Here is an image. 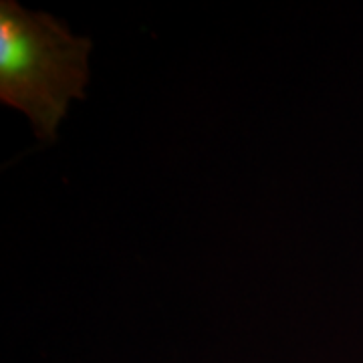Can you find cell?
<instances>
[{
    "label": "cell",
    "mask_w": 363,
    "mask_h": 363,
    "mask_svg": "<svg viewBox=\"0 0 363 363\" xmlns=\"http://www.w3.org/2000/svg\"><path fill=\"white\" fill-rule=\"evenodd\" d=\"M91 40L47 13L0 2V101L25 113L37 138L57 140L71 99L89 83Z\"/></svg>",
    "instance_id": "cell-1"
}]
</instances>
